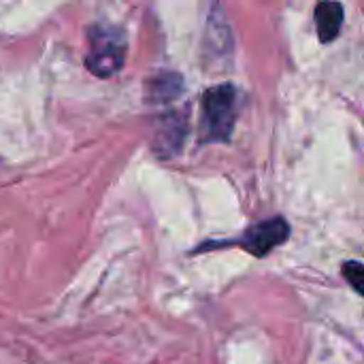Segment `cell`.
<instances>
[{"label": "cell", "instance_id": "6da1fadb", "mask_svg": "<svg viewBox=\"0 0 364 364\" xmlns=\"http://www.w3.org/2000/svg\"><path fill=\"white\" fill-rule=\"evenodd\" d=\"M237 122V90L232 83H220L209 87L200 100V126L198 134L203 143L230 141Z\"/></svg>", "mask_w": 364, "mask_h": 364}, {"label": "cell", "instance_id": "7a4b0ae2", "mask_svg": "<svg viewBox=\"0 0 364 364\" xmlns=\"http://www.w3.org/2000/svg\"><path fill=\"white\" fill-rule=\"evenodd\" d=\"M126 36L119 28L94 23L87 28V51H85V68L107 79L115 75L126 60Z\"/></svg>", "mask_w": 364, "mask_h": 364}, {"label": "cell", "instance_id": "3957f363", "mask_svg": "<svg viewBox=\"0 0 364 364\" xmlns=\"http://www.w3.org/2000/svg\"><path fill=\"white\" fill-rule=\"evenodd\" d=\"M290 237V226L284 218H271L264 222L254 224L252 228L245 230L243 237H239L237 241H228L222 245H237L241 250H245L247 254L256 256V258H264L269 256L275 247L284 245Z\"/></svg>", "mask_w": 364, "mask_h": 364}, {"label": "cell", "instance_id": "277c9868", "mask_svg": "<svg viewBox=\"0 0 364 364\" xmlns=\"http://www.w3.org/2000/svg\"><path fill=\"white\" fill-rule=\"evenodd\" d=\"M186 136H188L186 117L177 111H171V113H164L158 117L156 128H154V136H151V147H154L158 158L166 160V158H173L181 151Z\"/></svg>", "mask_w": 364, "mask_h": 364}, {"label": "cell", "instance_id": "5b68a950", "mask_svg": "<svg viewBox=\"0 0 364 364\" xmlns=\"http://www.w3.org/2000/svg\"><path fill=\"white\" fill-rule=\"evenodd\" d=\"M316 26H318V36L322 43L335 41L343 26V4L341 2L316 4Z\"/></svg>", "mask_w": 364, "mask_h": 364}, {"label": "cell", "instance_id": "8992f818", "mask_svg": "<svg viewBox=\"0 0 364 364\" xmlns=\"http://www.w3.org/2000/svg\"><path fill=\"white\" fill-rule=\"evenodd\" d=\"M151 102H171L183 94V77L175 70H160L147 85Z\"/></svg>", "mask_w": 364, "mask_h": 364}, {"label": "cell", "instance_id": "52a82bcc", "mask_svg": "<svg viewBox=\"0 0 364 364\" xmlns=\"http://www.w3.org/2000/svg\"><path fill=\"white\" fill-rule=\"evenodd\" d=\"M343 277L352 284V288H354L358 294H363L364 292L363 262H358V260H350V262H346V264H343Z\"/></svg>", "mask_w": 364, "mask_h": 364}]
</instances>
